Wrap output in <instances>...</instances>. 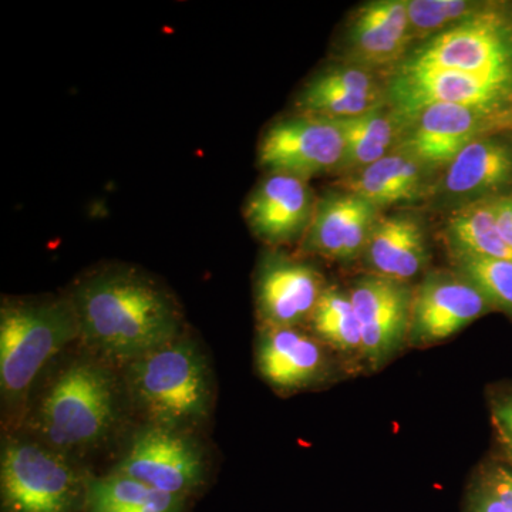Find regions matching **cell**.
<instances>
[{
	"instance_id": "6da1fadb",
	"label": "cell",
	"mask_w": 512,
	"mask_h": 512,
	"mask_svg": "<svg viewBox=\"0 0 512 512\" xmlns=\"http://www.w3.org/2000/svg\"><path fill=\"white\" fill-rule=\"evenodd\" d=\"M67 296L79 322L80 348L119 370L187 330L173 293L131 266L90 272Z\"/></svg>"
},
{
	"instance_id": "7a4b0ae2",
	"label": "cell",
	"mask_w": 512,
	"mask_h": 512,
	"mask_svg": "<svg viewBox=\"0 0 512 512\" xmlns=\"http://www.w3.org/2000/svg\"><path fill=\"white\" fill-rule=\"evenodd\" d=\"M127 414L120 370L77 345L37 384L18 430L83 464L109 446Z\"/></svg>"
},
{
	"instance_id": "3957f363",
	"label": "cell",
	"mask_w": 512,
	"mask_h": 512,
	"mask_svg": "<svg viewBox=\"0 0 512 512\" xmlns=\"http://www.w3.org/2000/svg\"><path fill=\"white\" fill-rule=\"evenodd\" d=\"M130 413L147 426L202 434L215 406L214 372L188 329L120 370Z\"/></svg>"
},
{
	"instance_id": "277c9868",
	"label": "cell",
	"mask_w": 512,
	"mask_h": 512,
	"mask_svg": "<svg viewBox=\"0 0 512 512\" xmlns=\"http://www.w3.org/2000/svg\"><path fill=\"white\" fill-rule=\"evenodd\" d=\"M79 340V322L69 296L3 299L0 400L5 431L19 429L37 384Z\"/></svg>"
},
{
	"instance_id": "5b68a950",
	"label": "cell",
	"mask_w": 512,
	"mask_h": 512,
	"mask_svg": "<svg viewBox=\"0 0 512 512\" xmlns=\"http://www.w3.org/2000/svg\"><path fill=\"white\" fill-rule=\"evenodd\" d=\"M90 474L23 431H5L0 448L2 512H82Z\"/></svg>"
},
{
	"instance_id": "8992f818",
	"label": "cell",
	"mask_w": 512,
	"mask_h": 512,
	"mask_svg": "<svg viewBox=\"0 0 512 512\" xmlns=\"http://www.w3.org/2000/svg\"><path fill=\"white\" fill-rule=\"evenodd\" d=\"M210 468L202 434L140 424L111 471L163 493L190 498L207 483Z\"/></svg>"
},
{
	"instance_id": "52a82bcc",
	"label": "cell",
	"mask_w": 512,
	"mask_h": 512,
	"mask_svg": "<svg viewBox=\"0 0 512 512\" xmlns=\"http://www.w3.org/2000/svg\"><path fill=\"white\" fill-rule=\"evenodd\" d=\"M389 94L403 119H413L434 104H454L491 116L512 100V70L474 73L403 64L390 82Z\"/></svg>"
},
{
	"instance_id": "ba28073f",
	"label": "cell",
	"mask_w": 512,
	"mask_h": 512,
	"mask_svg": "<svg viewBox=\"0 0 512 512\" xmlns=\"http://www.w3.org/2000/svg\"><path fill=\"white\" fill-rule=\"evenodd\" d=\"M346 143L338 120L299 114L276 121L259 144V164L269 174L306 178L343 165Z\"/></svg>"
},
{
	"instance_id": "9c48e42d",
	"label": "cell",
	"mask_w": 512,
	"mask_h": 512,
	"mask_svg": "<svg viewBox=\"0 0 512 512\" xmlns=\"http://www.w3.org/2000/svg\"><path fill=\"white\" fill-rule=\"evenodd\" d=\"M404 64L474 73L512 70V29L500 16L480 12L434 36Z\"/></svg>"
},
{
	"instance_id": "30bf717a",
	"label": "cell",
	"mask_w": 512,
	"mask_h": 512,
	"mask_svg": "<svg viewBox=\"0 0 512 512\" xmlns=\"http://www.w3.org/2000/svg\"><path fill=\"white\" fill-rule=\"evenodd\" d=\"M350 301L362 329V353L380 363L399 348L410 329L413 296L402 282L383 276L360 278Z\"/></svg>"
},
{
	"instance_id": "8fae6325",
	"label": "cell",
	"mask_w": 512,
	"mask_h": 512,
	"mask_svg": "<svg viewBox=\"0 0 512 512\" xmlns=\"http://www.w3.org/2000/svg\"><path fill=\"white\" fill-rule=\"evenodd\" d=\"M490 303L470 281L448 275L430 276L413 298L410 338L414 343L451 338L480 318Z\"/></svg>"
},
{
	"instance_id": "7c38bea8",
	"label": "cell",
	"mask_w": 512,
	"mask_h": 512,
	"mask_svg": "<svg viewBox=\"0 0 512 512\" xmlns=\"http://www.w3.org/2000/svg\"><path fill=\"white\" fill-rule=\"evenodd\" d=\"M322 276L312 266L268 256L256 276V308L264 326L296 328L311 319L320 296Z\"/></svg>"
},
{
	"instance_id": "4fadbf2b",
	"label": "cell",
	"mask_w": 512,
	"mask_h": 512,
	"mask_svg": "<svg viewBox=\"0 0 512 512\" xmlns=\"http://www.w3.org/2000/svg\"><path fill=\"white\" fill-rule=\"evenodd\" d=\"M256 367L278 392H295L318 382L325 353L315 336L289 326H264L255 349Z\"/></svg>"
},
{
	"instance_id": "5bb4252c",
	"label": "cell",
	"mask_w": 512,
	"mask_h": 512,
	"mask_svg": "<svg viewBox=\"0 0 512 512\" xmlns=\"http://www.w3.org/2000/svg\"><path fill=\"white\" fill-rule=\"evenodd\" d=\"M245 218L256 237L271 244L289 241L311 222V190L302 178L269 174L249 197Z\"/></svg>"
},
{
	"instance_id": "9a60e30c",
	"label": "cell",
	"mask_w": 512,
	"mask_h": 512,
	"mask_svg": "<svg viewBox=\"0 0 512 512\" xmlns=\"http://www.w3.org/2000/svg\"><path fill=\"white\" fill-rule=\"evenodd\" d=\"M375 210V205L352 192L323 198L312 218L308 248L338 261L355 258L369 241Z\"/></svg>"
},
{
	"instance_id": "2e32d148",
	"label": "cell",
	"mask_w": 512,
	"mask_h": 512,
	"mask_svg": "<svg viewBox=\"0 0 512 512\" xmlns=\"http://www.w3.org/2000/svg\"><path fill=\"white\" fill-rule=\"evenodd\" d=\"M417 114L404 148L414 160L426 164L451 163L473 143L488 119V114L454 104H434Z\"/></svg>"
},
{
	"instance_id": "e0dca14e",
	"label": "cell",
	"mask_w": 512,
	"mask_h": 512,
	"mask_svg": "<svg viewBox=\"0 0 512 512\" xmlns=\"http://www.w3.org/2000/svg\"><path fill=\"white\" fill-rule=\"evenodd\" d=\"M412 39L407 2L382 0L357 12L349 33L350 49L360 62L379 66L403 55Z\"/></svg>"
},
{
	"instance_id": "ac0fdd59",
	"label": "cell",
	"mask_w": 512,
	"mask_h": 512,
	"mask_svg": "<svg viewBox=\"0 0 512 512\" xmlns=\"http://www.w3.org/2000/svg\"><path fill=\"white\" fill-rule=\"evenodd\" d=\"M366 247L377 275L397 282L419 274L427 258L423 231L417 221L407 217L375 222Z\"/></svg>"
},
{
	"instance_id": "d6986e66",
	"label": "cell",
	"mask_w": 512,
	"mask_h": 512,
	"mask_svg": "<svg viewBox=\"0 0 512 512\" xmlns=\"http://www.w3.org/2000/svg\"><path fill=\"white\" fill-rule=\"evenodd\" d=\"M512 177V153L500 141L474 140L448 167L446 190L456 195L483 194Z\"/></svg>"
},
{
	"instance_id": "ffe728a7",
	"label": "cell",
	"mask_w": 512,
	"mask_h": 512,
	"mask_svg": "<svg viewBox=\"0 0 512 512\" xmlns=\"http://www.w3.org/2000/svg\"><path fill=\"white\" fill-rule=\"evenodd\" d=\"M187 501L110 471L90 478L82 512H184Z\"/></svg>"
},
{
	"instance_id": "44dd1931",
	"label": "cell",
	"mask_w": 512,
	"mask_h": 512,
	"mask_svg": "<svg viewBox=\"0 0 512 512\" xmlns=\"http://www.w3.org/2000/svg\"><path fill=\"white\" fill-rule=\"evenodd\" d=\"M419 164L412 156H386L366 167L348 187L375 207L410 201L421 187Z\"/></svg>"
},
{
	"instance_id": "7402d4cb",
	"label": "cell",
	"mask_w": 512,
	"mask_h": 512,
	"mask_svg": "<svg viewBox=\"0 0 512 512\" xmlns=\"http://www.w3.org/2000/svg\"><path fill=\"white\" fill-rule=\"evenodd\" d=\"M448 238L457 256L512 261V248L498 229L493 202H477L461 208L448 221Z\"/></svg>"
},
{
	"instance_id": "603a6c76",
	"label": "cell",
	"mask_w": 512,
	"mask_h": 512,
	"mask_svg": "<svg viewBox=\"0 0 512 512\" xmlns=\"http://www.w3.org/2000/svg\"><path fill=\"white\" fill-rule=\"evenodd\" d=\"M313 333L342 352H362V329L350 296L325 289L311 319Z\"/></svg>"
},
{
	"instance_id": "cb8c5ba5",
	"label": "cell",
	"mask_w": 512,
	"mask_h": 512,
	"mask_svg": "<svg viewBox=\"0 0 512 512\" xmlns=\"http://www.w3.org/2000/svg\"><path fill=\"white\" fill-rule=\"evenodd\" d=\"M336 120L345 136V167L366 168L386 157L393 141L394 126L382 111L373 109L360 116Z\"/></svg>"
},
{
	"instance_id": "d4e9b609",
	"label": "cell",
	"mask_w": 512,
	"mask_h": 512,
	"mask_svg": "<svg viewBox=\"0 0 512 512\" xmlns=\"http://www.w3.org/2000/svg\"><path fill=\"white\" fill-rule=\"evenodd\" d=\"M458 266L488 301L512 312V261L458 256Z\"/></svg>"
},
{
	"instance_id": "484cf974",
	"label": "cell",
	"mask_w": 512,
	"mask_h": 512,
	"mask_svg": "<svg viewBox=\"0 0 512 512\" xmlns=\"http://www.w3.org/2000/svg\"><path fill=\"white\" fill-rule=\"evenodd\" d=\"M480 6L466 0H412L407 2L410 28L417 35L439 29H450L453 23L464 22L480 13ZM454 26V25H453Z\"/></svg>"
},
{
	"instance_id": "4316f807",
	"label": "cell",
	"mask_w": 512,
	"mask_h": 512,
	"mask_svg": "<svg viewBox=\"0 0 512 512\" xmlns=\"http://www.w3.org/2000/svg\"><path fill=\"white\" fill-rule=\"evenodd\" d=\"M485 485L501 504L512 512V473L503 467H495L487 476Z\"/></svg>"
},
{
	"instance_id": "83f0119b",
	"label": "cell",
	"mask_w": 512,
	"mask_h": 512,
	"mask_svg": "<svg viewBox=\"0 0 512 512\" xmlns=\"http://www.w3.org/2000/svg\"><path fill=\"white\" fill-rule=\"evenodd\" d=\"M493 420L505 448L512 450V396L494 404Z\"/></svg>"
},
{
	"instance_id": "f1b7e54d",
	"label": "cell",
	"mask_w": 512,
	"mask_h": 512,
	"mask_svg": "<svg viewBox=\"0 0 512 512\" xmlns=\"http://www.w3.org/2000/svg\"><path fill=\"white\" fill-rule=\"evenodd\" d=\"M494 208L500 234L512 248V195L494 201Z\"/></svg>"
},
{
	"instance_id": "f546056e",
	"label": "cell",
	"mask_w": 512,
	"mask_h": 512,
	"mask_svg": "<svg viewBox=\"0 0 512 512\" xmlns=\"http://www.w3.org/2000/svg\"><path fill=\"white\" fill-rule=\"evenodd\" d=\"M470 512H508L507 508L498 501V498L491 493L490 488L484 485L474 495Z\"/></svg>"
},
{
	"instance_id": "4dcf8cb0",
	"label": "cell",
	"mask_w": 512,
	"mask_h": 512,
	"mask_svg": "<svg viewBox=\"0 0 512 512\" xmlns=\"http://www.w3.org/2000/svg\"><path fill=\"white\" fill-rule=\"evenodd\" d=\"M505 451H507V456L510 458V461L512 463V450L511 448H505Z\"/></svg>"
}]
</instances>
